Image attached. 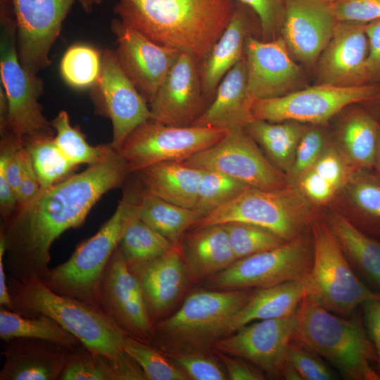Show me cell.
Wrapping results in <instances>:
<instances>
[{
  "label": "cell",
  "instance_id": "6da1fadb",
  "mask_svg": "<svg viewBox=\"0 0 380 380\" xmlns=\"http://www.w3.org/2000/svg\"><path fill=\"white\" fill-rule=\"evenodd\" d=\"M130 174L113 149L103 161L41 189L4 222L5 268L18 280H43L50 269V249L65 231L81 226L100 198L120 186Z\"/></svg>",
  "mask_w": 380,
  "mask_h": 380
},
{
  "label": "cell",
  "instance_id": "7a4b0ae2",
  "mask_svg": "<svg viewBox=\"0 0 380 380\" xmlns=\"http://www.w3.org/2000/svg\"><path fill=\"white\" fill-rule=\"evenodd\" d=\"M120 19L155 43L200 63L228 25L233 0H118Z\"/></svg>",
  "mask_w": 380,
  "mask_h": 380
},
{
  "label": "cell",
  "instance_id": "3957f363",
  "mask_svg": "<svg viewBox=\"0 0 380 380\" xmlns=\"http://www.w3.org/2000/svg\"><path fill=\"white\" fill-rule=\"evenodd\" d=\"M293 341L334 365L347 379L379 380L374 347L360 322L331 312L305 294L296 312Z\"/></svg>",
  "mask_w": 380,
  "mask_h": 380
},
{
  "label": "cell",
  "instance_id": "277c9868",
  "mask_svg": "<svg viewBox=\"0 0 380 380\" xmlns=\"http://www.w3.org/2000/svg\"><path fill=\"white\" fill-rule=\"evenodd\" d=\"M253 290L195 291L172 315L154 324L150 344L166 354L206 353L229 334L234 315Z\"/></svg>",
  "mask_w": 380,
  "mask_h": 380
},
{
  "label": "cell",
  "instance_id": "5b68a950",
  "mask_svg": "<svg viewBox=\"0 0 380 380\" xmlns=\"http://www.w3.org/2000/svg\"><path fill=\"white\" fill-rule=\"evenodd\" d=\"M15 312L45 315L56 320L81 343L97 353L113 358L120 353L127 336L95 306L53 291L39 279H7Z\"/></svg>",
  "mask_w": 380,
  "mask_h": 380
},
{
  "label": "cell",
  "instance_id": "8992f818",
  "mask_svg": "<svg viewBox=\"0 0 380 380\" xmlns=\"http://www.w3.org/2000/svg\"><path fill=\"white\" fill-rule=\"evenodd\" d=\"M141 195L138 185L126 189L113 215L94 235L80 243L68 260L50 269L42 282L55 292L82 300L101 310L103 272L125 228L139 213Z\"/></svg>",
  "mask_w": 380,
  "mask_h": 380
},
{
  "label": "cell",
  "instance_id": "52a82bcc",
  "mask_svg": "<svg viewBox=\"0 0 380 380\" xmlns=\"http://www.w3.org/2000/svg\"><path fill=\"white\" fill-rule=\"evenodd\" d=\"M0 75L8 101L6 126L3 133L8 132L22 139L36 135H53L51 122L43 114L39 103L43 94V82L28 72L19 59L12 0H0Z\"/></svg>",
  "mask_w": 380,
  "mask_h": 380
},
{
  "label": "cell",
  "instance_id": "ba28073f",
  "mask_svg": "<svg viewBox=\"0 0 380 380\" xmlns=\"http://www.w3.org/2000/svg\"><path fill=\"white\" fill-rule=\"evenodd\" d=\"M309 199L291 185L267 190L249 187L201 218L192 229L243 222L265 229L285 241L303 234L315 220Z\"/></svg>",
  "mask_w": 380,
  "mask_h": 380
},
{
  "label": "cell",
  "instance_id": "9c48e42d",
  "mask_svg": "<svg viewBox=\"0 0 380 380\" xmlns=\"http://www.w3.org/2000/svg\"><path fill=\"white\" fill-rule=\"evenodd\" d=\"M312 264L303 280L306 294L331 312L348 317L365 302L379 300L355 275L328 223L311 225Z\"/></svg>",
  "mask_w": 380,
  "mask_h": 380
},
{
  "label": "cell",
  "instance_id": "30bf717a",
  "mask_svg": "<svg viewBox=\"0 0 380 380\" xmlns=\"http://www.w3.org/2000/svg\"><path fill=\"white\" fill-rule=\"evenodd\" d=\"M312 240L301 234L281 246L236 260L205 280L209 289H261L303 281L312 267Z\"/></svg>",
  "mask_w": 380,
  "mask_h": 380
},
{
  "label": "cell",
  "instance_id": "8fae6325",
  "mask_svg": "<svg viewBox=\"0 0 380 380\" xmlns=\"http://www.w3.org/2000/svg\"><path fill=\"white\" fill-rule=\"evenodd\" d=\"M227 131L210 127H178L149 119L137 127L118 152L130 173L167 161H182L221 140Z\"/></svg>",
  "mask_w": 380,
  "mask_h": 380
},
{
  "label": "cell",
  "instance_id": "7c38bea8",
  "mask_svg": "<svg viewBox=\"0 0 380 380\" xmlns=\"http://www.w3.org/2000/svg\"><path fill=\"white\" fill-rule=\"evenodd\" d=\"M180 162L222 172L254 188L274 190L290 185L288 177L264 156L245 128L227 131L216 144Z\"/></svg>",
  "mask_w": 380,
  "mask_h": 380
},
{
  "label": "cell",
  "instance_id": "4fadbf2b",
  "mask_svg": "<svg viewBox=\"0 0 380 380\" xmlns=\"http://www.w3.org/2000/svg\"><path fill=\"white\" fill-rule=\"evenodd\" d=\"M379 92L380 88L372 84H321L275 98L255 99L252 114L254 119L271 122L322 123L350 104L373 100Z\"/></svg>",
  "mask_w": 380,
  "mask_h": 380
},
{
  "label": "cell",
  "instance_id": "5bb4252c",
  "mask_svg": "<svg viewBox=\"0 0 380 380\" xmlns=\"http://www.w3.org/2000/svg\"><path fill=\"white\" fill-rule=\"evenodd\" d=\"M91 99L96 112L112 122L110 144L117 151L137 127L151 118L148 103L123 72L115 51L109 49L102 53L101 71L91 87Z\"/></svg>",
  "mask_w": 380,
  "mask_h": 380
},
{
  "label": "cell",
  "instance_id": "9a60e30c",
  "mask_svg": "<svg viewBox=\"0 0 380 380\" xmlns=\"http://www.w3.org/2000/svg\"><path fill=\"white\" fill-rule=\"evenodd\" d=\"M101 310L127 335L150 343L154 323L137 277L127 267L116 248L103 274Z\"/></svg>",
  "mask_w": 380,
  "mask_h": 380
},
{
  "label": "cell",
  "instance_id": "2e32d148",
  "mask_svg": "<svg viewBox=\"0 0 380 380\" xmlns=\"http://www.w3.org/2000/svg\"><path fill=\"white\" fill-rule=\"evenodd\" d=\"M75 0H12L19 59L30 73L50 65V50Z\"/></svg>",
  "mask_w": 380,
  "mask_h": 380
},
{
  "label": "cell",
  "instance_id": "e0dca14e",
  "mask_svg": "<svg viewBox=\"0 0 380 380\" xmlns=\"http://www.w3.org/2000/svg\"><path fill=\"white\" fill-rule=\"evenodd\" d=\"M111 30L120 66L149 105L180 52L155 43L120 18L112 21Z\"/></svg>",
  "mask_w": 380,
  "mask_h": 380
},
{
  "label": "cell",
  "instance_id": "ac0fdd59",
  "mask_svg": "<svg viewBox=\"0 0 380 380\" xmlns=\"http://www.w3.org/2000/svg\"><path fill=\"white\" fill-rule=\"evenodd\" d=\"M148 106L152 120L178 127L193 125L209 106L203 91L200 62L180 52Z\"/></svg>",
  "mask_w": 380,
  "mask_h": 380
},
{
  "label": "cell",
  "instance_id": "d6986e66",
  "mask_svg": "<svg viewBox=\"0 0 380 380\" xmlns=\"http://www.w3.org/2000/svg\"><path fill=\"white\" fill-rule=\"evenodd\" d=\"M296 314L257 320L220 339L215 350L241 357L270 376H281L286 349L296 329Z\"/></svg>",
  "mask_w": 380,
  "mask_h": 380
},
{
  "label": "cell",
  "instance_id": "ffe728a7",
  "mask_svg": "<svg viewBox=\"0 0 380 380\" xmlns=\"http://www.w3.org/2000/svg\"><path fill=\"white\" fill-rule=\"evenodd\" d=\"M247 83L255 99L290 93L300 70L292 60L282 37L261 41L248 35L244 46Z\"/></svg>",
  "mask_w": 380,
  "mask_h": 380
},
{
  "label": "cell",
  "instance_id": "44dd1931",
  "mask_svg": "<svg viewBox=\"0 0 380 380\" xmlns=\"http://www.w3.org/2000/svg\"><path fill=\"white\" fill-rule=\"evenodd\" d=\"M338 21L327 0H284L282 38L300 61L312 64L327 46Z\"/></svg>",
  "mask_w": 380,
  "mask_h": 380
},
{
  "label": "cell",
  "instance_id": "7402d4cb",
  "mask_svg": "<svg viewBox=\"0 0 380 380\" xmlns=\"http://www.w3.org/2000/svg\"><path fill=\"white\" fill-rule=\"evenodd\" d=\"M366 24L338 21L331 39L319 57L318 72L322 84L341 87L368 84Z\"/></svg>",
  "mask_w": 380,
  "mask_h": 380
},
{
  "label": "cell",
  "instance_id": "603a6c76",
  "mask_svg": "<svg viewBox=\"0 0 380 380\" xmlns=\"http://www.w3.org/2000/svg\"><path fill=\"white\" fill-rule=\"evenodd\" d=\"M4 342L0 380H60L70 348L49 341L13 338Z\"/></svg>",
  "mask_w": 380,
  "mask_h": 380
},
{
  "label": "cell",
  "instance_id": "cb8c5ba5",
  "mask_svg": "<svg viewBox=\"0 0 380 380\" xmlns=\"http://www.w3.org/2000/svg\"><path fill=\"white\" fill-rule=\"evenodd\" d=\"M133 273L140 281L154 324L178 300L190 279L180 248L175 246Z\"/></svg>",
  "mask_w": 380,
  "mask_h": 380
},
{
  "label": "cell",
  "instance_id": "d4e9b609",
  "mask_svg": "<svg viewBox=\"0 0 380 380\" xmlns=\"http://www.w3.org/2000/svg\"><path fill=\"white\" fill-rule=\"evenodd\" d=\"M255 100L248 87L243 54L222 78L210 105L193 125L215 127L227 132L245 128L254 120L252 106Z\"/></svg>",
  "mask_w": 380,
  "mask_h": 380
},
{
  "label": "cell",
  "instance_id": "484cf974",
  "mask_svg": "<svg viewBox=\"0 0 380 380\" xmlns=\"http://www.w3.org/2000/svg\"><path fill=\"white\" fill-rule=\"evenodd\" d=\"M232 18L222 34L200 63L201 80L204 95L209 103L224 75L242 58L248 30L258 17L246 5L234 1Z\"/></svg>",
  "mask_w": 380,
  "mask_h": 380
},
{
  "label": "cell",
  "instance_id": "4316f807",
  "mask_svg": "<svg viewBox=\"0 0 380 380\" xmlns=\"http://www.w3.org/2000/svg\"><path fill=\"white\" fill-rule=\"evenodd\" d=\"M179 248L193 281L206 279L236 260L222 224L193 229L183 236Z\"/></svg>",
  "mask_w": 380,
  "mask_h": 380
},
{
  "label": "cell",
  "instance_id": "83f0119b",
  "mask_svg": "<svg viewBox=\"0 0 380 380\" xmlns=\"http://www.w3.org/2000/svg\"><path fill=\"white\" fill-rule=\"evenodd\" d=\"M203 170L167 161L147 167L137 172L142 191L173 204L195 208Z\"/></svg>",
  "mask_w": 380,
  "mask_h": 380
},
{
  "label": "cell",
  "instance_id": "f1b7e54d",
  "mask_svg": "<svg viewBox=\"0 0 380 380\" xmlns=\"http://www.w3.org/2000/svg\"><path fill=\"white\" fill-rule=\"evenodd\" d=\"M305 294L303 281L298 280L255 289L247 303L233 317L229 334L254 321L296 314Z\"/></svg>",
  "mask_w": 380,
  "mask_h": 380
},
{
  "label": "cell",
  "instance_id": "f546056e",
  "mask_svg": "<svg viewBox=\"0 0 380 380\" xmlns=\"http://www.w3.org/2000/svg\"><path fill=\"white\" fill-rule=\"evenodd\" d=\"M328 224L353 270L380 290V242L340 214L332 215Z\"/></svg>",
  "mask_w": 380,
  "mask_h": 380
},
{
  "label": "cell",
  "instance_id": "4dcf8cb0",
  "mask_svg": "<svg viewBox=\"0 0 380 380\" xmlns=\"http://www.w3.org/2000/svg\"><path fill=\"white\" fill-rule=\"evenodd\" d=\"M139 217L176 247H179L184 232L201 219L194 208L173 204L144 191L139 201Z\"/></svg>",
  "mask_w": 380,
  "mask_h": 380
},
{
  "label": "cell",
  "instance_id": "1f68e13d",
  "mask_svg": "<svg viewBox=\"0 0 380 380\" xmlns=\"http://www.w3.org/2000/svg\"><path fill=\"white\" fill-rule=\"evenodd\" d=\"M0 338L3 341L13 338L45 340L71 350L82 344L76 336L47 315H25L4 307L0 308Z\"/></svg>",
  "mask_w": 380,
  "mask_h": 380
},
{
  "label": "cell",
  "instance_id": "d6a6232c",
  "mask_svg": "<svg viewBox=\"0 0 380 380\" xmlns=\"http://www.w3.org/2000/svg\"><path fill=\"white\" fill-rule=\"evenodd\" d=\"M246 132L265 151L278 169L289 172L304 129L299 122H271L254 119L245 127Z\"/></svg>",
  "mask_w": 380,
  "mask_h": 380
},
{
  "label": "cell",
  "instance_id": "836d02e7",
  "mask_svg": "<svg viewBox=\"0 0 380 380\" xmlns=\"http://www.w3.org/2000/svg\"><path fill=\"white\" fill-rule=\"evenodd\" d=\"M173 247L167 239L141 220L139 213L129 221L118 244L124 261L132 272Z\"/></svg>",
  "mask_w": 380,
  "mask_h": 380
},
{
  "label": "cell",
  "instance_id": "e575fe53",
  "mask_svg": "<svg viewBox=\"0 0 380 380\" xmlns=\"http://www.w3.org/2000/svg\"><path fill=\"white\" fill-rule=\"evenodd\" d=\"M380 127L372 116L365 112L353 115L344 125L342 141L350 162L358 169L375 165Z\"/></svg>",
  "mask_w": 380,
  "mask_h": 380
},
{
  "label": "cell",
  "instance_id": "d590c367",
  "mask_svg": "<svg viewBox=\"0 0 380 380\" xmlns=\"http://www.w3.org/2000/svg\"><path fill=\"white\" fill-rule=\"evenodd\" d=\"M53 137L42 134L23 139V146L31 158L41 189L66 179L76 167L60 151Z\"/></svg>",
  "mask_w": 380,
  "mask_h": 380
},
{
  "label": "cell",
  "instance_id": "8d00e7d4",
  "mask_svg": "<svg viewBox=\"0 0 380 380\" xmlns=\"http://www.w3.org/2000/svg\"><path fill=\"white\" fill-rule=\"evenodd\" d=\"M56 133L54 141L65 157L75 166L87 164L89 166L106 160L114 149L110 144L92 146L83 133L71 125L68 113L61 111L51 122Z\"/></svg>",
  "mask_w": 380,
  "mask_h": 380
},
{
  "label": "cell",
  "instance_id": "74e56055",
  "mask_svg": "<svg viewBox=\"0 0 380 380\" xmlns=\"http://www.w3.org/2000/svg\"><path fill=\"white\" fill-rule=\"evenodd\" d=\"M102 53L87 44L69 47L60 63V73L63 80L75 89L92 87L99 77Z\"/></svg>",
  "mask_w": 380,
  "mask_h": 380
},
{
  "label": "cell",
  "instance_id": "f35d334b",
  "mask_svg": "<svg viewBox=\"0 0 380 380\" xmlns=\"http://www.w3.org/2000/svg\"><path fill=\"white\" fill-rule=\"evenodd\" d=\"M122 349L144 371L146 380H188L187 375L162 350L127 336Z\"/></svg>",
  "mask_w": 380,
  "mask_h": 380
},
{
  "label": "cell",
  "instance_id": "ab89813d",
  "mask_svg": "<svg viewBox=\"0 0 380 380\" xmlns=\"http://www.w3.org/2000/svg\"><path fill=\"white\" fill-rule=\"evenodd\" d=\"M249 187L222 172L203 170L194 209L203 218Z\"/></svg>",
  "mask_w": 380,
  "mask_h": 380
},
{
  "label": "cell",
  "instance_id": "60d3db41",
  "mask_svg": "<svg viewBox=\"0 0 380 380\" xmlns=\"http://www.w3.org/2000/svg\"><path fill=\"white\" fill-rule=\"evenodd\" d=\"M236 259L271 250L284 244L285 241L262 227L243 223L224 224Z\"/></svg>",
  "mask_w": 380,
  "mask_h": 380
},
{
  "label": "cell",
  "instance_id": "b9f144b4",
  "mask_svg": "<svg viewBox=\"0 0 380 380\" xmlns=\"http://www.w3.org/2000/svg\"><path fill=\"white\" fill-rule=\"evenodd\" d=\"M60 380H115L110 358L83 344L70 350Z\"/></svg>",
  "mask_w": 380,
  "mask_h": 380
},
{
  "label": "cell",
  "instance_id": "7bdbcfd3",
  "mask_svg": "<svg viewBox=\"0 0 380 380\" xmlns=\"http://www.w3.org/2000/svg\"><path fill=\"white\" fill-rule=\"evenodd\" d=\"M349 195L365 225L380 234V181L372 175H359L351 182Z\"/></svg>",
  "mask_w": 380,
  "mask_h": 380
},
{
  "label": "cell",
  "instance_id": "ee69618b",
  "mask_svg": "<svg viewBox=\"0 0 380 380\" xmlns=\"http://www.w3.org/2000/svg\"><path fill=\"white\" fill-rule=\"evenodd\" d=\"M284 361L295 368L302 380L335 379L334 374L319 355L293 340L287 346Z\"/></svg>",
  "mask_w": 380,
  "mask_h": 380
},
{
  "label": "cell",
  "instance_id": "f6af8a7d",
  "mask_svg": "<svg viewBox=\"0 0 380 380\" xmlns=\"http://www.w3.org/2000/svg\"><path fill=\"white\" fill-rule=\"evenodd\" d=\"M166 355L187 375L189 379H228L224 368L214 357L208 355L206 353Z\"/></svg>",
  "mask_w": 380,
  "mask_h": 380
},
{
  "label": "cell",
  "instance_id": "bcb514c9",
  "mask_svg": "<svg viewBox=\"0 0 380 380\" xmlns=\"http://www.w3.org/2000/svg\"><path fill=\"white\" fill-rule=\"evenodd\" d=\"M324 138L316 129L305 132L296 148L289 175L297 179L311 168L323 153Z\"/></svg>",
  "mask_w": 380,
  "mask_h": 380
},
{
  "label": "cell",
  "instance_id": "7dc6e473",
  "mask_svg": "<svg viewBox=\"0 0 380 380\" xmlns=\"http://www.w3.org/2000/svg\"><path fill=\"white\" fill-rule=\"evenodd\" d=\"M251 8L259 19L265 41H270L281 29L284 16V0H233Z\"/></svg>",
  "mask_w": 380,
  "mask_h": 380
},
{
  "label": "cell",
  "instance_id": "c3c4849f",
  "mask_svg": "<svg viewBox=\"0 0 380 380\" xmlns=\"http://www.w3.org/2000/svg\"><path fill=\"white\" fill-rule=\"evenodd\" d=\"M331 6L338 21L368 23L380 19V0H336Z\"/></svg>",
  "mask_w": 380,
  "mask_h": 380
},
{
  "label": "cell",
  "instance_id": "681fc988",
  "mask_svg": "<svg viewBox=\"0 0 380 380\" xmlns=\"http://www.w3.org/2000/svg\"><path fill=\"white\" fill-rule=\"evenodd\" d=\"M338 191L348 179L347 167L341 156L330 149L322 153L310 168Z\"/></svg>",
  "mask_w": 380,
  "mask_h": 380
},
{
  "label": "cell",
  "instance_id": "f907efd6",
  "mask_svg": "<svg viewBox=\"0 0 380 380\" xmlns=\"http://www.w3.org/2000/svg\"><path fill=\"white\" fill-rule=\"evenodd\" d=\"M215 353L223 365L229 379L231 380H263V372L256 366L242 358L225 354L218 350Z\"/></svg>",
  "mask_w": 380,
  "mask_h": 380
},
{
  "label": "cell",
  "instance_id": "816d5d0a",
  "mask_svg": "<svg viewBox=\"0 0 380 380\" xmlns=\"http://www.w3.org/2000/svg\"><path fill=\"white\" fill-rule=\"evenodd\" d=\"M369 50L366 61L369 81L380 79V19L366 24Z\"/></svg>",
  "mask_w": 380,
  "mask_h": 380
},
{
  "label": "cell",
  "instance_id": "f5cc1de1",
  "mask_svg": "<svg viewBox=\"0 0 380 380\" xmlns=\"http://www.w3.org/2000/svg\"><path fill=\"white\" fill-rule=\"evenodd\" d=\"M41 190V185L34 169L31 158L26 150L23 169L17 191L19 206L34 199Z\"/></svg>",
  "mask_w": 380,
  "mask_h": 380
},
{
  "label": "cell",
  "instance_id": "db71d44e",
  "mask_svg": "<svg viewBox=\"0 0 380 380\" xmlns=\"http://www.w3.org/2000/svg\"><path fill=\"white\" fill-rule=\"evenodd\" d=\"M362 306L368 336L374 347L380 369V300H367Z\"/></svg>",
  "mask_w": 380,
  "mask_h": 380
},
{
  "label": "cell",
  "instance_id": "11a10c76",
  "mask_svg": "<svg viewBox=\"0 0 380 380\" xmlns=\"http://www.w3.org/2000/svg\"><path fill=\"white\" fill-rule=\"evenodd\" d=\"M115 380H146V375L136 360L124 350L110 358Z\"/></svg>",
  "mask_w": 380,
  "mask_h": 380
},
{
  "label": "cell",
  "instance_id": "9f6ffc18",
  "mask_svg": "<svg viewBox=\"0 0 380 380\" xmlns=\"http://www.w3.org/2000/svg\"><path fill=\"white\" fill-rule=\"evenodd\" d=\"M6 254V239L3 230L0 232V305L8 310L15 311L9 292L6 275L4 255Z\"/></svg>",
  "mask_w": 380,
  "mask_h": 380
},
{
  "label": "cell",
  "instance_id": "6f0895ef",
  "mask_svg": "<svg viewBox=\"0 0 380 380\" xmlns=\"http://www.w3.org/2000/svg\"><path fill=\"white\" fill-rule=\"evenodd\" d=\"M82 8L89 13L91 11L93 8L99 4L102 0H78Z\"/></svg>",
  "mask_w": 380,
  "mask_h": 380
},
{
  "label": "cell",
  "instance_id": "680465c9",
  "mask_svg": "<svg viewBox=\"0 0 380 380\" xmlns=\"http://www.w3.org/2000/svg\"><path fill=\"white\" fill-rule=\"evenodd\" d=\"M375 165H377L378 168L380 171V132H379V138Z\"/></svg>",
  "mask_w": 380,
  "mask_h": 380
},
{
  "label": "cell",
  "instance_id": "91938a15",
  "mask_svg": "<svg viewBox=\"0 0 380 380\" xmlns=\"http://www.w3.org/2000/svg\"><path fill=\"white\" fill-rule=\"evenodd\" d=\"M373 100H376L379 102V103L380 104V92L378 94V95Z\"/></svg>",
  "mask_w": 380,
  "mask_h": 380
},
{
  "label": "cell",
  "instance_id": "94428289",
  "mask_svg": "<svg viewBox=\"0 0 380 380\" xmlns=\"http://www.w3.org/2000/svg\"><path fill=\"white\" fill-rule=\"evenodd\" d=\"M327 1L331 4V3L334 2L336 0H327Z\"/></svg>",
  "mask_w": 380,
  "mask_h": 380
}]
</instances>
